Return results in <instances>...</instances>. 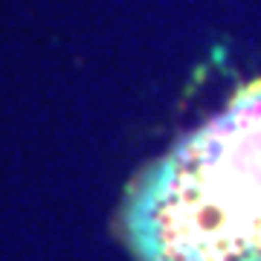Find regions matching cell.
<instances>
[{
  "label": "cell",
  "instance_id": "1",
  "mask_svg": "<svg viewBox=\"0 0 261 261\" xmlns=\"http://www.w3.org/2000/svg\"><path fill=\"white\" fill-rule=\"evenodd\" d=\"M125 235L140 261H261V84L145 171Z\"/></svg>",
  "mask_w": 261,
  "mask_h": 261
}]
</instances>
